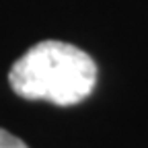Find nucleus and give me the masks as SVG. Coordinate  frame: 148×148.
Returning <instances> with one entry per match:
<instances>
[{"label": "nucleus", "mask_w": 148, "mask_h": 148, "mask_svg": "<svg viewBox=\"0 0 148 148\" xmlns=\"http://www.w3.org/2000/svg\"><path fill=\"white\" fill-rule=\"evenodd\" d=\"M97 76V64L86 51L66 41L47 39L29 47L12 64L8 82L23 99L70 107L90 97Z\"/></svg>", "instance_id": "f257e3e1"}, {"label": "nucleus", "mask_w": 148, "mask_h": 148, "mask_svg": "<svg viewBox=\"0 0 148 148\" xmlns=\"http://www.w3.org/2000/svg\"><path fill=\"white\" fill-rule=\"evenodd\" d=\"M0 148H29V146L21 138H16L10 132H6V130L0 127Z\"/></svg>", "instance_id": "f03ea898"}]
</instances>
